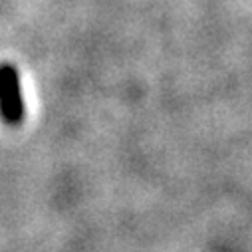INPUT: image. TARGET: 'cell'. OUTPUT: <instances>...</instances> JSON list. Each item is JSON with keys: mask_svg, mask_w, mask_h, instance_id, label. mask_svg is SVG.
<instances>
[{"mask_svg": "<svg viewBox=\"0 0 252 252\" xmlns=\"http://www.w3.org/2000/svg\"><path fill=\"white\" fill-rule=\"evenodd\" d=\"M0 117L8 125H20L24 119L20 76L12 64H0Z\"/></svg>", "mask_w": 252, "mask_h": 252, "instance_id": "6da1fadb", "label": "cell"}]
</instances>
